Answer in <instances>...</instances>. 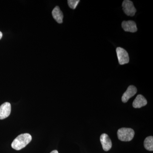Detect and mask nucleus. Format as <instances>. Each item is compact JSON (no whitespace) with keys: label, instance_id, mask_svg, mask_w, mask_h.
Masks as SVG:
<instances>
[{"label":"nucleus","instance_id":"nucleus-1","mask_svg":"<svg viewBox=\"0 0 153 153\" xmlns=\"http://www.w3.org/2000/svg\"><path fill=\"white\" fill-rule=\"evenodd\" d=\"M32 137L30 134H22L15 139L11 144L14 149L19 151L25 147L31 141Z\"/></svg>","mask_w":153,"mask_h":153},{"label":"nucleus","instance_id":"nucleus-2","mask_svg":"<svg viewBox=\"0 0 153 153\" xmlns=\"http://www.w3.org/2000/svg\"><path fill=\"white\" fill-rule=\"evenodd\" d=\"M117 134L119 140L122 141L128 142L133 139L135 132L133 129L122 128L117 131Z\"/></svg>","mask_w":153,"mask_h":153},{"label":"nucleus","instance_id":"nucleus-3","mask_svg":"<svg viewBox=\"0 0 153 153\" xmlns=\"http://www.w3.org/2000/svg\"><path fill=\"white\" fill-rule=\"evenodd\" d=\"M122 7L124 12L127 16H134L136 13V9L131 1L125 0L123 2Z\"/></svg>","mask_w":153,"mask_h":153},{"label":"nucleus","instance_id":"nucleus-4","mask_svg":"<svg viewBox=\"0 0 153 153\" xmlns=\"http://www.w3.org/2000/svg\"><path fill=\"white\" fill-rule=\"evenodd\" d=\"M116 52L120 64L124 65L128 63L129 57L128 53L125 49L121 47H117L116 49Z\"/></svg>","mask_w":153,"mask_h":153},{"label":"nucleus","instance_id":"nucleus-5","mask_svg":"<svg viewBox=\"0 0 153 153\" xmlns=\"http://www.w3.org/2000/svg\"><path fill=\"white\" fill-rule=\"evenodd\" d=\"M11 106L10 103L5 102L0 106V120L4 119L8 117L10 114Z\"/></svg>","mask_w":153,"mask_h":153},{"label":"nucleus","instance_id":"nucleus-6","mask_svg":"<svg viewBox=\"0 0 153 153\" xmlns=\"http://www.w3.org/2000/svg\"><path fill=\"white\" fill-rule=\"evenodd\" d=\"M137 90L135 86L132 85H130L123 95L122 101L124 103L127 102L129 99L133 97L137 93Z\"/></svg>","mask_w":153,"mask_h":153},{"label":"nucleus","instance_id":"nucleus-7","mask_svg":"<svg viewBox=\"0 0 153 153\" xmlns=\"http://www.w3.org/2000/svg\"><path fill=\"white\" fill-rule=\"evenodd\" d=\"M100 142L102 149L105 151H109L112 147V143L108 135L106 134H102L100 137Z\"/></svg>","mask_w":153,"mask_h":153},{"label":"nucleus","instance_id":"nucleus-8","mask_svg":"<svg viewBox=\"0 0 153 153\" xmlns=\"http://www.w3.org/2000/svg\"><path fill=\"white\" fill-rule=\"evenodd\" d=\"M122 27L126 32L135 33L137 31L136 24L132 21H123L122 23Z\"/></svg>","mask_w":153,"mask_h":153},{"label":"nucleus","instance_id":"nucleus-9","mask_svg":"<svg viewBox=\"0 0 153 153\" xmlns=\"http://www.w3.org/2000/svg\"><path fill=\"white\" fill-rule=\"evenodd\" d=\"M147 104V101L143 96L139 94L133 102V106L134 108H140Z\"/></svg>","mask_w":153,"mask_h":153},{"label":"nucleus","instance_id":"nucleus-10","mask_svg":"<svg viewBox=\"0 0 153 153\" xmlns=\"http://www.w3.org/2000/svg\"><path fill=\"white\" fill-rule=\"evenodd\" d=\"M52 15L54 19L59 24L63 23V15L62 11L58 6L53 9L52 12Z\"/></svg>","mask_w":153,"mask_h":153},{"label":"nucleus","instance_id":"nucleus-11","mask_svg":"<svg viewBox=\"0 0 153 153\" xmlns=\"http://www.w3.org/2000/svg\"><path fill=\"white\" fill-rule=\"evenodd\" d=\"M144 146L146 149L149 151H153V137H148L144 142Z\"/></svg>","mask_w":153,"mask_h":153},{"label":"nucleus","instance_id":"nucleus-12","mask_svg":"<svg viewBox=\"0 0 153 153\" xmlns=\"http://www.w3.org/2000/svg\"><path fill=\"white\" fill-rule=\"evenodd\" d=\"M79 0H68V4L69 7L71 9H75L77 7L78 3H79Z\"/></svg>","mask_w":153,"mask_h":153},{"label":"nucleus","instance_id":"nucleus-13","mask_svg":"<svg viewBox=\"0 0 153 153\" xmlns=\"http://www.w3.org/2000/svg\"><path fill=\"white\" fill-rule=\"evenodd\" d=\"M58 153V152L57 150H54L52 151V152H51V153Z\"/></svg>","mask_w":153,"mask_h":153},{"label":"nucleus","instance_id":"nucleus-14","mask_svg":"<svg viewBox=\"0 0 153 153\" xmlns=\"http://www.w3.org/2000/svg\"><path fill=\"white\" fill-rule=\"evenodd\" d=\"M2 33L0 31V39L2 38Z\"/></svg>","mask_w":153,"mask_h":153}]
</instances>
